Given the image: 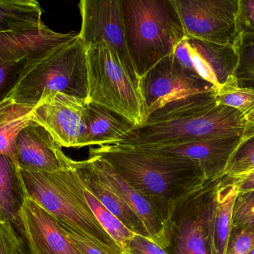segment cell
<instances>
[{"instance_id":"10","label":"cell","mask_w":254,"mask_h":254,"mask_svg":"<svg viewBox=\"0 0 254 254\" xmlns=\"http://www.w3.org/2000/svg\"><path fill=\"white\" fill-rule=\"evenodd\" d=\"M80 7L82 26L79 37L85 46L105 42L119 57L130 77L140 85L127 49L121 0H80Z\"/></svg>"},{"instance_id":"17","label":"cell","mask_w":254,"mask_h":254,"mask_svg":"<svg viewBox=\"0 0 254 254\" xmlns=\"http://www.w3.org/2000/svg\"><path fill=\"white\" fill-rule=\"evenodd\" d=\"M79 37L74 31L59 33L44 23L32 29L0 31V61L18 62L36 58Z\"/></svg>"},{"instance_id":"8","label":"cell","mask_w":254,"mask_h":254,"mask_svg":"<svg viewBox=\"0 0 254 254\" xmlns=\"http://www.w3.org/2000/svg\"><path fill=\"white\" fill-rule=\"evenodd\" d=\"M187 37L237 48L239 0H172Z\"/></svg>"},{"instance_id":"5","label":"cell","mask_w":254,"mask_h":254,"mask_svg":"<svg viewBox=\"0 0 254 254\" xmlns=\"http://www.w3.org/2000/svg\"><path fill=\"white\" fill-rule=\"evenodd\" d=\"M52 92L86 100V48L80 37L27 60L8 98L16 104L34 107L43 95Z\"/></svg>"},{"instance_id":"1","label":"cell","mask_w":254,"mask_h":254,"mask_svg":"<svg viewBox=\"0 0 254 254\" xmlns=\"http://www.w3.org/2000/svg\"><path fill=\"white\" fill-rule=\"evenodd\" d=\"M216 92L169 103L144 125L133 127L117 146H164L222 137H243L252 128L239 110L215 102Z\"/></svg>"},{"instance_id":"22","label":"cell","mask_w":254,"mask_h":254,"mask_svg":"<svg viewBox=\"0 0 254 254\" xmlns=\"http://www.w3.org/2000/svg\"><path fill=\"white\" fill-rule=\"evenodd\" d=\"M80 180L82 194L91 211L101 227L105 230L106 232L116 242L121 250L124 253H126L128 249V243L134 233L128 229L98 199V198L92 193V191L85 185L80 177Z\"/></svg>"},{"instance_id":"21","label":"cell","mask_w":254,"mask_h":254,"mask_svg":"<svg viewBox=\"0 0 254 254\" xmlns=\"http://www.w3.org/2000/svg\"><path fill=\"white\" fill-rule=\"evenodd\" d=\"M75 166L85 185L112 213L133 233L148 237L140 218L119 195L97 180L81 161H76Z\"/></svg>"},{"instance_id":"11","label":"cell","mask_w":254,"mask_h":254,"mask_svg":"<svg viewBox=\"0 0 254 254\" xmlns=\"http://www.w3.org/2000/svg\"><path fill=\"white\" fill-rule=\"evenodd\" d=\"M86 99L64 92L46 94L34 107L31 119L62 147L80 149L86 131Z\"/></svg>"},{"instance_id":"6","label":"cell","mask_w":254,"mask_h":254,"mask_svg":"<svg viewBox=\"0 0 254 254\" xmlns=\"http://www.w3.org/2000/svg\"><path fill=\"white\" fill-rule=\"evenodd\" d=\"M86 48V102L109 109L134 127L144 125L149 118L140 84L130 77L119 57L105 42Z\"/></svg>"},{"instance_id":"38","label":"cell","mask_w":254,"mask_h":254,"mask_svg":"<svg viewBox=\"0 0 254 254\" xmlns=\"http://www.w3.org/2000/svg\"><path fill=\"white\" fill-rule=\"evenodd\" d=\"M246 117V121L249 125L254 127V109L252 110L250 113H248L245 116Z\"/></svg>"},{"instance_id":"37","label":"cell","mask_w":254,"mask_h":254,"mask_svg":"<svg viewBox=\"0 0 254 254\" xmlns=\"http://www.w3.org/2000/svg\"><path fill=\"white\" fill-rule=\"evenodd\" d=\"M0 4L12 6H40L37 0H0Z\"/></svg>"},{"instance_id":"35","label":"cell","mask_w":254,"mask_h":254,"mask_svg":"<svg viewBox=\"0 0 254 254\" xmlns=\"http://www.w3.org/2000/svg\"><path fill=\"white\" fill-rule=\"evenodd\" d=\"M239 192L254 190V171L237 179Z\"/></svg>"},{"instance_id":"34","label":"cell","mask_w":254,"mask_h":254,"mask_svg":"<svg viewBox=\"0 0 254 254\" xmlns=\"http://www.w3.org/2000/svg\"><path fill=\"white\" fill-rule=\"evenodd\" d=\"M238 25L241 34L254 33V0H239Z\"/></svg>"},{"instance_id":"26","label":"cell","mask_w":254,"mask_h":254,"mask_svg":"<svg viewBox=\"0 0 254 254\" xmlns=\"http://www.w3.org/2000/svg\"><path fill=\"white\" fill-rule=\"evenodd\" d=\"M254 171V127L243 136L240 144L231 155L225 175L230 177H243Z\"/></svg>"},{"instance_id":"27","label":"cell","mask_w":254,"mask_h":254,"mask_svg":"<svg viewBox=\"0 0 254 254\" xmlns=\"http://www.w3.org/2000/svg\"><path fill=\"white\" fill-rule=\"evenodd\" d=\"M215 102L236 109L246 116L254 109V92L240 89L234 83H230L216 91Z\"/></svg>"},{"instance_id":"36","label":"cell","mask_w":254,"mask_h":254,"mask_svg":"<svg viewBox=\"0 0 254 254\" xmlns=\"http://www.w3.org/2000/svg\"><path fill=\"white\" fill-rule=\"evenodd\" d=\"M16 106V104L10 98H7L0 103V123L4 122L11 115Z\"/></svg>"},{"instance_id":"23","label":"cell","mask_w":254,"mask_h":254,"mask_svg":"<svg viewBox=\"0 0 254 254\" xmlns=\"http://www.w3.org/2000/svg\"><path fill=\"white\" fill-rule=\"evenodd\" d=\"M33 109V107L16 104L11 115L0 123V155L9 157L16 164V138L21 130L32 120Z\"/></svg>"},{"instance_id":"12","label":"cell","mask_w":254,"mask_h":254,"mask_svg":"<svg viewBox=\"0 0 254 254\" xmlns=\"http://www.w3.org/2000/svg\"><path fill=\"white\" fill-rule=\"evenodd\" d=\"M181 65L196 74L216 90L234 83L233 76L238 61L237 48L185 37L175 49Z\"/></svg>"},{"instance_id":"15","label":"cell","mask_w":254,"mask_h":254,"mask_svg":"<svg viewBox=\"0 0 254 254\" xmlns=\"http://www.w3.org/2000/svg\"><path fill=\"white\" fill-rule=\"evenodd\" d=\"M16 149V164L24 170L53 173L70 168L74 162L52 134L32 120L18 134Z\"/></svg>"},{"instance_id":"7","label":"cell","mask_w":254,"mask_h":254,"mask_svg":"<svg viewBox=\"0 0 254 254\" xmlns=\"http://www.w3.org/2000/svg\"><path fill=\"white\" fill-rule=\"evenodd\" d=\"M223 176L206 180L175 206L169 220L170 254H214L213 213Z\"/></svg>"},{"instance_id":"4","label":"cell","mask_w":254,"mask_h":254,"mask_svg":"<svg viewBox=\"0 0 254 254\" xmlns=\"http://www.w3.org/2000/svg\"><path fill=\"white\" fill-rule=\"evenodd\" d=\"M19 173L26 197L35 201L58 223L108 249L123 252L101 227L86 204L75 164L70 168L53 173L19 167Z\"/></svg>"},{"instance_id":"2","label":"cell","mask_w":254,"mask_h":254,"mask_svg":"<svg viewBox=\"0 0 254 254\" xmlns=\"http://www.w3.org/2000/svg\"><path fill=\"white\" fill-rule=\"evenodd\" d=\"M89 155H98L108 161L131 188L153 205L168 228L176 204L207 180L196 163L183 158L112 145L90 147Z\"/></svg>"},{"instance_id":"16","label":"cell","mask_w":254,"mask_h":254,"mask_svg":"<svg viewBox=\"0 0 254 254\" xmlns=\"http://www.w3.org/2000/svg\"><path fill=\"white\" fill-rule=\"evenodd\" d=\"M22 221L28 254H79L58 221L28 197Z\"/></svg>"},{"instance_id":"25","label":"cell","mask_w":254,"mask_h":254,"mask_svg":"<svg viewBox=\"0 0 254 254\" xmlns=\"http://www.w3.org/2000/svg\"><path fill=\"white\" fill-rule=\"evenodd\" d=\"M237 50L238 61L233 76L234 84L254 92V33L242 34Z\"/></svg>"},{"instance_id":"33","label":"cell","mask_w":254,"mask_h":254,"mask_svg":"<svg viewBox=\"0 0 254 254\" xmlns=\"http://www.w3.org/2000/svg\"><path fill=\"white\" fill-rule=\"evenodd\" d=\"M127 254H170L165 249L145 236L134 233L128 243Z\"/></svg>"},{"instance_id":"14","label":"cell","mask_w":254,"mask_h":254,"mask_svg":"<svg viewBox=\"0 0 254 254\" xmlns=\"http://www.w3.org/2000/svg\"><path fill=\"white\" fill-rule=\"evenodd\" d=\"M243 137H222L164 146H115L190 160L201 167L208 180L225 175L228 161Z\"/></svg>"},{"instance_id":"28","label":"cell","mask_w":254,"mask_h":254,"mask_svg":"<svg viewBox=\"0 0 254 254\" xmlns=\"http://www.w3.org/2000/svg\"><path fill=\"white\" fill-rule=\"evenodd\" d=\"M254 225V190L239 192L234 202L232 228Z\"/></svg>"},{"instance_id":"29","label":"cell","mask_w":254,"mask_h":254,"mask_svg":"<svg viewBox=\"0 0 254 254\" xmlns=\"http://www.w3.org/2000/svg\"><path fill=\"white\" fill-rule=\"evenodd\" d=\"M254 247V225L232 228L225 254H248Z\"/></svg>"},{"instance_id":"40","label":"cell","mask_w":254,"mask_h":254,"mask_svg":"<svg viewBox=\"0 0 254 254\" xmlns=\"http://www.w3.org/2000/svg\"><path fill=\"white\" fill-rule=\"evenodd\" d=\"M125 254H127V253H125Z\"/></svg>"},{"instance_id":"30","label":"cell","mask_w":254,"mask_h":254,"mask_svg":"<svg viewBox=\"0 0 254 254\" xmlns=\"http://www.w3.org/2000/svg\"><path fill=\"white\" fill-rule=\"evenodd\" d=\"M59 225L79 254H125L108 249L68 227Z\"/></svg>"},{"instance_id":"18","label":"cell","mask_w":254,"mask_h":254,"mask_svg":"<svg viewBox=\"0 0 254 254\" xmlns=\"http://www.w3.org/2000/svg\"><path fill=\"white\" fill-rule=\"evenodd\" d=\"M26 195L19 167L5 155H0V220L8 222L25 245L22 211Z\"/></svg>"},{"instance_id":"3","label":"cell","mask_w":254,"mask_h":254,"mask_svg":"<svg viewBox=\"0 0 254 254\" xmlns=\"http://www.w3.org/2000/svg\"><path fill=\"white\" fill-rule=\"evenodd\" d=\"M125 40L141 79L186 37L172 0H121Z\"/></svg>"},{"instance_id":"20","label":"cell","mask_w":254,"mask_h":254,"mask_svg":"<svg viewBox=\"0 0 254 254\" xmlns=\"http://www.w3.org/2000/svg\"><path fill=\"white\" fill-rule=\"evenodd\" d=\"M239 193L236 178L224 175L218 188L213 218V243L214 254H225L232 229L234 202Z\"/></svg>"},{"instance_id":"39","label":"cell","mask_w":254,"mask_h":254,"mask_svg":"<svg viewBox=\"0 0 254 254\" xmlns=\"http://www.w3.org/2000/svg\"><path fill=\"white\" fill-rule=\"evenodd\" d=\"M248 254H254V247L252 249V250L250 251V252H249V253Z\"/></svg>"},{"instance_id":"13","label":"cell","mask_w":254,"mask_h":254,"mask_svg":"<svg viewBox=\"0 0 254 254\" xmlns=\"http://www.w3.org/2000/svg\"><path fill=\"white\" fill-rule=\"evenodd\" d=\"M94 177L116 192L143 222L148 237L165 250L170 246V231L167 224L152 204L122 178L116 169L102 157L89 155L81 161Z\"/></svg>"},{"instance_id":"31","label":"cell","mask_w":254,"mask_h":254,"mask_svg":"<svg viewBox=\"0 0 254 254\" xmlns=\"http://www.w3.org/2000/svg\"><path fill=\"white\" fill-rule=\"evenodd\" d=\"M27 61H0V103L8 98L14 89Z\"/></svg>"},{"instance_id":"24","label":"cell","mask_w":254,"mask_h":254,"mask_svg":"<svg viewBox=\"0 0 254 254\" xmlns=\"http://www.w3.org/2000/svg\"><path fill=\"white\" fill-rule=\"evenodd\" d=\"M40 6H12L0 4V31L32 29L43 25Z\"/></svg>"},{"instance_id":"32","label":"cell","mask_w":254,"mask_h":254,"mask_svg":"<svg viewBox=\"0 0 254 254\" xmlns=\"http://www.w3.org/2000/svg\"><path fill=\"white\" fill-rule=\"evenodd\" d=\"M20 237L7 221L0 220V254H27Z\"/></svg>"},{"instance_id":"41","label":"cell","mask_w":254,"mask_h":254,"mask_svg":"<svg viewBox=\"0 0 254 254\" xmlns=\"http://www.w3.org/2000/svg\"></svg>"},{"instance_id":"19","label":"cell","mask_w":254,"mask_h":254,"mask_svg":"<svg viewBox=\"0 0 254 254\" xmlns=\"http://www.w3.org/2000/svg\"><path fill=\"white\" fill-rule=\"evenodd\" d=\"M86 124L81 148L113 144L134 127L123 116L93 103L86 105Z\"/></svg>"},{"instance_id":"9","label":"cell","mask_w":254,"mask_h":254,"mask_svg":"<svg viewBox=\"0 0 254 254\" xmlns=\"http://www.w3.org/2000/svg\"><path fill=\"white\" fill-rule=\"evenodd\" d=\"M140 86L149 116L169 103L217 91L211 84L184 68L174 54L152 67L140 79Z\"/></svg>"}]
</instances>
